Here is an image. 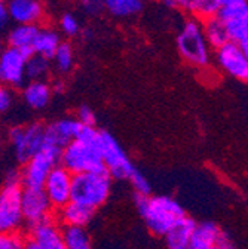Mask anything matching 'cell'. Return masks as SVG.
<instances>
[{
	"instance_id": "obj_41",
	"label": "cell",
	"mask_w": 248,
	"mask_h": 249,
	"mask_svg": "<svg viewBox=\"0 0 248 249\" xmlns=\"http://www.w3.org/2000/svg\"><path fill=\"white\" fill-rule=\"evenodd\" d=\"M217 2L220 3V6H226V5H229V3H233V2H236V0H217Z\"/></svg>"
},
{
	"instance_id": "obj_38",
	"label": "cell",
	"mask_w": 248,
	"mask_h": 249,
	"mask_svg": "<svg viewBox=\"0 0 248 249\" xmlns=\"http://www.w3.org/2000/svg\"><path fill=\"white\" fill-rule=\"evenodd\" d=\"M161 2L164 3L165 8L168 9H178V3H177V0H161Z\"/></svg>"
},
{
	"instance_id": "obj_4",
	"label": "cell",
	"mask_w": 248,
	"mask_h": 249,
	"mask_svg": "<svg viewBox=\"0 0 248 249\" xmlns=\"http://www.w3.org/2000/svg\"><path fill=\"white\" fill-rule=\"evenodd\" d=\"M46 124L35 122L30 124H14L8 129V142L14 150L15 160L24 165L45 145Z\"/></svg>"
},
{
	"instance_id": "obj_2",
	"label": "cell",
	"mask_w": 248,
	"mask_h": 249,
	"mask_svg": "<svg viewBox=\"0 0 248 249\" xmlns=\"http://www.w3.org/2000/svg\"><path fill=\"white\" fill-rule=\"evenodd\" d=\"M175 45L178 53L188 64L196 69L208 67L212 48L205 37L202 19L191 17L188 21H184L175 37Z\"/></svg>"
},
{
	"instance_id": "obj_8",
	"label": "cell",
	"mask_w": 248,
	"mask_h": 249,
	"mask_svg": "<svg viewBox=\"0 0 248 249\" xmlns=\"http://www.w3.org/2000/svg\"><path fill=\"white\" fill-rule=\"evenodd\" d=\"M100 151L106 169L113 177V179H130L135 166L128 158L125 150L122 148L119 141L107 131H100Z\"/></svg>"
},
{
	"instance_id": "obj_7",
	"label": "cell",
	"mask_w": 248,
	"mask_h": 249,
	"mask_svg": "<svg viewBox=\"0 0 248 249\" xmlns=\"http://www.w3.org/2000/svg\"><path fill=\"white\" fill-rule=\"evenodd\" d=\"M22 190L21 182H3L0 193V230L2 233L19 231L25 224L22 213Z\"/></svg>"
},
{
	"instance_id": "obj_37",
	"label": "cell",
	"mask_w": 248,
	"mask_h": 249,
	"mask_svg": "<svg viewBox=\"0 0 248 249\" xmlns=\"http://www.w3.org/2000/svg\"><path fill=\"white\" fill-rule=\"evenodd\" d=\"M236 42L241 45V48H242V51H244V53H245L247 59H248V31H247L245 35H242Z\"/></svg>"
},
{
	"instance_id": "obj_13",
	"label": "cell",
	"mask_w": 248,
	"mask_h": 249,
	"mask_svg": "<svg viewBox=\"0 0 248 249\" xmlns=\"http://www.w3.org/2000/svg\"><path fill=\"white\" fill-rule=\"evenodd\" d=\"M217 15L228 27L233 40H238L248 31V0H236L233 3L222 6Z\"/></svg>"
},
{
	"instance_id": "obj_33",
	"label": "cell",
	"mask_w": 248,
	"mask_h": 249,
	"mask_svg": "<svg viewBox=\"0 0 248 249\" xmlns=\"http://www.w3.org/2000/svg\"><path fill=\"white\" fill-rule=\"evenodd\" d=\"M79 5L88 15H100L106 9V0H79Z\"/></svg>"
},
{
	"instance_id": "obj_35",
	"label": "cell",
	"mask_w": 248,
	"mask_h": 249,
	"mask_svg": "<svg viewBox=\"0 0 248 249\" xmlns=\"http://www.w3.org/2000/svg\"><path fill=\"white\" fill-rule=\"evenodd\" d=\"M9 21H12V19H11L9 11H8L6 0H2V2H0V27H2V30L6 28Z\"/></svg>"
},
{
	"instance_id": "obj_29",
	"label": "cell",
	"mask_w": 248,
	"mask_h": 249,
	"mask_svg": "<svg viewBox=\"0 0 248 249\" xmlns=\"http://www.w3.org/2000/svg\"><path fill=\"white\" fill-rule=\"evenodd\" d=\"M58 27H59V31L66 37H75V36H77L82 31L79 19L72 12H64L63 15H61Z\"/></svg>"
},
{
	"instance_id": "obj_3",
	"label": "cell",
	"mask_w": 248,
	"mask_h": 249,
	"mask_svg": "<svg viewBox=\"0 0 248 249\" xmlns=\"http://www.w3.org/2000/svg\"><path fill=\"white\" fill-rule=\"evenodd\" d=\"M113 177L109 171H91L73 175L72 200L88 205L94 209L101 208L110 197Z\"/></svg>"
},
{
	"instance_id": "obj_16",
	"label": "cell",
	"mask_w": 248,
	"mask_h": 249,
	"mask_svg": "<svg viewBox=\"0 0 248 249\" xmlns=\"http://www.w3.org/2000/svg\"><path fill=\"white\" fill-rule=\"evenodd\" d=\"M52 85H49L45 79L42 80H28L21 90V97L25 106L32 110L40 111L48 107L52 98Z\"/></svg>"
},
{
	"instance_id": "obj_18",
	"label": "cell",
	"mask_w": 248,
	"mask_h": 249,
	"mask_svg": "<svg viewBox=\"0 0 248 249\" xmlns=\"http://www.w3.org/2000/svg\"><path fill=\"white\" fill-rule=\"evenodd\" d=\"M196 221L191 216H183L181 220L164 236L168 249H191L192 236L196 227Z\"/></svg>"
},
{
	"instance_id": "obj_19",
	"label": "cell",
	"mask_w": 248,
	"mask_h": 249,
	"mask_svg": "<svg viewBox=\"0 0 248 249\" xmlns=\"http://www.w3.org/2000/svg\"><path fill=\"white\" fill-rule=\"evenodd\" d=\"M97 209L88 205L70 200L66 206L58 209V216L63 226H73V227H86L92 218H94Z\"/></svg>"
},
{
	"instance_id": "obj_11",
	"label": "cell",
	"mask_w": 248,
	"mask_h": 249,
	"mask_svg": "<svg viewBox=\"0 0 248 249\" xmlns=\"http://www.w3.org/2000/svg\"><path fill=\"white\" fill-rule=\"evenodd\" d=\"M219 67L230 77L248 82V59L236 40H230L214 51Z\"/></svg>"
},
{
	"instance_id": "obj_42",
	"label": "cell",
	"mask_w": 248,
	"mask_h": 249,
	"mask_svg": "<svg viewBox=\"0 0 248 249\" xmlns=\"http://www.w3.org/2000/svg\"><path fill=\"white\" fill-rule=\"evenodd\" d=\"M208 249H220L219 246H212V248H208Z\"/></svg>"
},
{
	"instance_id": "obj_43",
	"label": "cell",
	"mask_w": 248,
	"mask_h": 249,
	"mask_svg": "<svg viewBox=\"0 0 248 249\" xmlns=\"http://www.w3.org/2000/svg\"><path fill=\"white\" fill-rule=\"evenodd\" d=\"M247 206H248V200H247Z\"/></svg>"
},
{
	"instance_id": "obj_5",
	"label": "cell",
	"mask_w": 248,
	"mask_h": 249,
	"mask_svg": "<svg viewBox=\"0 0 248 249\" xmlns=\"http://www.w3.org/2000/svg\"><path fill=\"white\" fill-rule=\"evenodd\" d=\"M98 142L89 144L79 140L72 141L63 148L59 163L66 169H69L73 175L91 171H107Z\"/></svg>"
},
{
	"instance_id": "obj_20",
	"label": "cell",
	"mask_w": 248,
	"mask_h": 249,
	"mask_svg": "<svg viewBox=\"0 0 248 249\" xmlns=\"http://www.w3.org/2000/svg\"><path fill=\"white\" fill-rule=\"evenodd\" d=\"M39 31L38 24H15L6 33V45L17 49H33Z\"/></svg>"
},
{
	"instance_id": "obj_36",
	"label": "cell",
	"mask_w": 248,
	"mask_h": 249,
	"mask_svg": "<svg viewBox=\"0 0 248 249\" xmlns=\"http://www.w3.org/2000/svg\"><path fill=\"white\" fill-rule=\"evenodd\" d=\"M220 249H235V245L232 242V239L226 234V233H222L220 239H219V243H217Z\"/></svg>"
},
{
	"instance_id": "obj_32",
	"label": "cell",
	"mask_w": 248,
	"mask_h": 249,
	"mask_svg": "<svg viewBox=\"0 0 248 249\" xmlns=\"http://www.w3.org/2000/svg\"><path fill=\"white\" fill-rule=\"evenodd\" d=\"M76 119L86 126H95L97 124V114L89 106H80L76 113Z\"/></svg>"
},
{
	"instance_id": "obj_21",
	"label": "cell",
	"mask_w": 248,
	"mask_h": 249,
	"mask_svg": "<svg viewBox=\"0 0 248 249\" xmlns=\"http://www.w3.org/2000/svg\"><path fill=\"white\" fill-rule=\"evenodd\" d=\"M202 24H204L205 37L214 51L222 48L226 43H229L230 40H233L230 37L228 27L225 25V22L220 19L219 15H214V17H210L207 19H202Z\"/></svg>"
},
{
	"instance_id": "obj_12",
	"label": "cell",
	"mask_w": 248,
	"mask_h": 249,
	"mask_svg": "<svg viewBox=\"0 0 248 249\" xmlns=\"http://www.w3.org/2000/svg\"><path fill=\"white\" fill-rule=\"evenodd\" d=\"M52 205L43 189L24 187L22 190V213L25 224L32 229L51 218Z\"/></svg>"
},
{
	"instance_id": "obj_9",
	"label": "cell",
	"mask_w": 248,
	"mask_h": 249,
	"mask_svg": "<svg viewBox=\"0 0 248 249\" xmlns=\"http://www.w3.org/2000/svg\"><path fill=\"white\" fill-rule=\"evenodd\" d=\"M33 49H17L6 46L0 55V80L9 88H22L27 80V61Z\"/></svg>"
},
{
	"instance_id": "obj_27",
	"label": "cell",
	"mask_w": 248,
	"mask_h": 249,
	"mask_svg": "<svg viewBox=\"0 0 248 249\" xmlns=\"http://www.w3.org/2000/svg\"><path fill=\"white\" fill-rule=\"evenodd\" d=\"M52 66L55 70H58L63 74L72 71V69L75 66V51L69 42H61V45L58 46V49L52 58Z\"/></svg>"
},
{
	"instance_id": "obj_26",
	"label": "cell",
	"mask_w": 248,
	"mask_h": 249,
	"mask_svg": "<svg viewBox=\"0 0 248 249\" xmlns=\"http://www.w3.org/2000/svg\"><path fill=\"white\" fill-rule=\"evenodd\" d=\"M52 67V59L33 53L27 61V80H42L45 79Z\"/></svg>"
},
{
	"instance_id": "obj_28",
	"label": "cell",
	"mask_w": 248,
	"mask_h": 249,
	"mask_svg": "<svg viewBox=\"0 0 248 249\" xmlns=\"http://www.w3.org/2000/svg\"><path fill=\"white\" fill-rule=\"evenodd\" d=\"M63 233H64L67 249H94L85 227L64 226Z\"/></svg>"
},
{
	"instance_id": "obj_22",
	"label": "cell",
	"mask_w": 248,
	"mask_h": 249,
	"mask_svg": "<svg viewBox=\"0 0 248 249\" xmlns=\"http://www.w3.org/2000/svg\"><path fill=\"white\" fill-rule=\"evenodd\" d=\"M222 233L223 231L220 230V227L211 221L198 223L192 236L191 249H208L217 246Z\"/></svg>"
},
{
	"instance_id": "obj_31",
	"label": "cell",
	"mask_w": 248,
	"mask_h": 249,
	"mask_svg": "<svg viewBox=\"0 0 248 249\" xmlns=\"http://www.w3.org/2000/svg\"><path fill=\"white\" fill-rule=\"evenodd\" d=\"M27 242L18 231L2 233L0 237V249H25Z\"/></svg>"
},
{
	"instance_id": "obj_10",
	"label": "cell",
	"mask_w": 248,
	"mask_h": 249,
	"mask_svg": "<svg viewBox=\"0 0 248 249\" xmlns=\"http://www.w3.org/2000/svg\"><path fill=\"white\" fill-rule=\"evenodd\" d=\"M43 190L52 205L54 209H61L63 206H66L70 200H72V193H73V174L66 169L63 165H57L45 185H43Z\"/></svg>"
},
{
	"instance_id": "obj_24",
	"label": "cell",
	"mask_w": 248,
	"mask_h": 249,
	"mask_svg": "<svg viewBox=\"0 0 248 249\" xmlns=\"http://www.w3.org/2000/svg\"><path fill=\"white\" fill-rule=\"evenodd\" d=\"M61 37H59V33L54 28H49V27H45V28H40L39 35H38V39L35 42V53H39V55H43L49 59L54 58L58 46L61 45Z\"/></svg>"
},
{
	"instance_id": "obj_30",
	"label": "cell",
	"mask_w": 248,
	"mask_h": 249,
	"mask_svg": "<svg viewBox=\"0 0 248 249\" xmlns=\"http://www.w3.org/2000/svg\"><path fill=\"white\" fill-rule=\"evenodd\" d=\"M128 181H130V184L133 185V189H134L135 195H146V196L152 195V185H150L149 179H147L146 175H144L141 171H138L137 168L134 169V172L131 174V177H130Z\"/></svg>"
},
{
	"instance_id": "obj_25",
	"label": "cell",
	"mask_w": 248,
	"mask_h": 249,
	"mask_svg": "<svg viewBox=\"0 0 248 249\" xmlns=\"http://www.w3.org/2000/svg\"><path fill=\"white\" fill-rule=\"evenodd\" d=\"M144 8V0H106V11L116 18H131Z\"/></svg>"
},
{
	"instance_id": "obj_17",
	"label": "cell",
	"mask_w": 248,
	"mask_h": 249,
	"mask_svg": "<svg viewBox=\"0 0 248 249\" xmlns=\"http://www.w3.org/2000/svg\"><path fill=\"white\" fill-rule=\"evenodd\" d=\"M32 239L42 249H67L64 233L51 218L32 227Z\"/></svg>"
},
{
	"instance_id": "obj_34",
	"label": "cell",
	"mask_w": 248,
	"mask_h": 249,
	"mask_svg": "<svg viewBox=\"0 0 248 249\" xmlns=\"http://www.w3.org/2000/svg\"><path fill=\"white\" fill-rule=\"evenodd\" d=\"M12 89L14 88H9L6 85H3L2 89H0V111H2V113H6L14 106L15 95H14Z\"/></svg>"
},
{
	"instance_id": "obj_39",
	"label": "cell",
	"mask_w": 248,
	"mask_h": 249,
	"mask_svg": "<svg viewBox=\"0 0 248 249\" xmlns=\"http://www.w3.org/2000/svg\"><path fill=\"white\" fill-rule=\"evenodd\" d=\"M52 89H54V92L61 93V92H63V82H55V83L52 85Z\"/></svg>"
},
{
	"instance_id": "obj_23",
	"label": "cell",
	"mask_w": 248,
	"mask_h": 249,
	"mask_svg": "<svg viewBox=\"0 0 248 249\" xmlns=\"http://www.w3.org/2000/svg\"><path fill=\"white\" fill-rule=\"evenodd\" d=\"M177 3L178 9L199 19H207L210 17L217 15L222 8L217 0H177Z\"/></svg>"
},
{
	"instance_id": "obj_6",
	"label": "cell",
	"mask_w": 248,
	"mask_h": 249,
	"mask_svg": "<svg viewBox=\"0 0 248 249\" xmlns=\"http://www.w3.org/2000/svg\"><path fill=\"white\" fill-rule=\"evenodd\" d=\"M61 153H63L61 147L45 142L42 150L24 163L21 169L22 185L33 187V189H43L51 171L61 162Z\"/></svg>"
},
{
	"instance_id": "obj_14",
	"label": "cell",
	"mask_w": 248,
	"mask_h": 249,
	"mask_svg": "<svg viewBox=\"0 0 248 249\" xmlns=\"http://www.w3.org/2000/svg\"><path fill=\"white\" fill-rule=\"evenodd\" d=\"M82 126V123L76 117H63L49 124L45 129V142L54 144L57 147L64 148L72 141L76 140V135Z\"/></svg>"
},
{
	"instance_id": "obj_15",
	"label": "cell",
	"mask_w": 248,
	"mask_h": 249,
	"mask_svg": "<svg viewBox=\"0 0 248 249\" xmlns=\"http://www.w3.org/2000/svg\"><path fill=\"white\" fill-rule=\"evenodd\" d=\"M8 11L15 24H40L45 18V8L40 0H6Z\"/></svg>"
},
{
	"instance_id": "obj_40",
	"label": "cell",
	"mask_w": 248,
	"mask_h": 249,
	"mask_svg": "<svg viewBox=\"0 0 248 249\" xmlns=\"http://www.w3.org/2000/svg\"><path fill=\"white\" fill-rule=\"evenodd\" d=\"M25 249H42V248H40L38 243H35L32 239H30V240L27 242V248H25Z\"/></svg>"
},
{
	"instance_id": "obj_1",
	"label": "cell",
	"mask_w": 248,
	"mask_h": 249,
	"mask_svg": "<svg viewBox=\"0 0 248 249\" xmlns=\"http://www.w3.org/2000/svg\"><path fill=\"white\" fill-rule=\"evenodd\" d=\"M134 203L147 230L158 237H164L183 216H186L180 202L171 196L135 195Z\"/></svg>"
}]
</instances>
